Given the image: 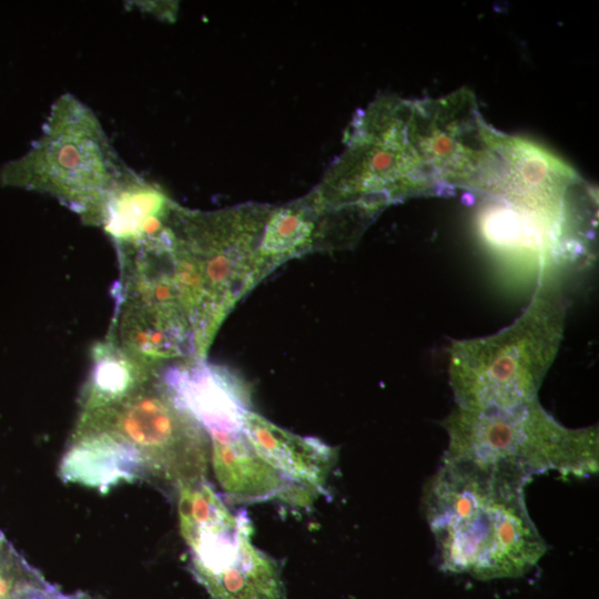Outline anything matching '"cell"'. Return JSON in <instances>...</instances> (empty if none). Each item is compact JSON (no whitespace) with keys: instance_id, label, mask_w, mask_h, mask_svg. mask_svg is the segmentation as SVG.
Instances as JSON below:
<instances>
[{"instance_id":"cell-3","label":"cell","mask_w":599,"mask_h":599,"mask_svg":"<svg viewBox=\"0 0 599 599\" xmlns=\"http://www.w3.org/2000/svg\"><path fill=\"white\" fill-rule=\"evenodd\" d=\"M564 318L559 292L542 282L511 325L454 344L449 382L458 407L505 408L536 399L559 347Z\"/></svg>"},{"instance_id":"cell-1","label":"cell","mask_w":599,"mask_h":599,"mask_svg":"<svg viewBox=\"0 0 599 599\" xmlns=\"http://www.w3.org/2000/svg\"><path fill=\"white\" fill-rule=\"evenodd\" d=\"M527 484L444 458L422 498L444 571L491 580L524 576L538 564L547 545L527 510Z\"/></svg>"},{"instance_id":"cell-13","label":"cell","mask_w":599,"mask_h":599,"mask_svg":"<svg viewBox=\"0 0 599 599\" xmlns=\"http://www.w3.org/2000/svg\"><path fill=\"white\" fill-rule=\"evenodd\" d=\"M152 379L146 363L111 342L93 348V366L82 395V412L114 405Z\"/></svg>"},{"instance_id":"cell-8","label":"cell","mask_w":599,"mask_h":599,"mask_svg":"<svg viewBox=\"0 0 599 599\" xmlns=\"http://www.w3.org/2000/svg\"><path fill=\"white\" fill-rule=\"evenodd\" d=\"M177 496L180 530L192 568L211 569L232 559L251 525L246 512H231L205 479L181 488Z\"/></svg>"},{"instance_id":"cell-5","label":"cell","mask_w":599,"mask_h":599,"mask_svg":"<svg viewBox=\"0 0 599 599\" xmlns=\"http://www.w3.org/2000/svg\"><path fill=\"white\" fill-rule=\"evenodd\" d=\"M77 428L105 432L138 457L144 480L179 491L205 479L210 446L204 429L179 408L161 382L123 400L82 412Z\"/></svg>"},{"instance_id":"cell-14","label":"cell","mask_w":599,"mask_h":599,"mask_svg":"<svg viewBox=\"0 0 599 599\" xmlns=\"http://www.w3.org/2000/svg\"><path fill=\"white\" fill-rule=\"evenodd\" d=\"M52 599H90V598L82 593L65 595V593L60 592L57 589L54 591Z\"/></svg>"},{"instance_id":"cell-2","label":"cell","mask_w":599,"mask_h":599,"mask_svg":"<svg viewBox=\"0 0 599 599\" xmlns=\"http://www.w3.org/2000/svg\"><path fill=\"white\" fill-rule=\"evenodd\" d=\"M443 426L448 435L444 458L528 483L549 471L582 478L599 469L597 427L567 428L537 399L505 408L456 407Z\"/></svg>"},{"instance_id":"cell-12","label":"cell","mask_w":599,"mask_h":599,"mask_svg":"<svg viewBox=\"0 0 599 599\" xmlns=\"http://www.w3.org/2000/svg\"><path fill=\"white\" fill-rule=\"evenodd\" d=\"M327 206L315 191L306 201L301 200L270 211L257 250L261 274L315 244L316 221Z\"/></svg>"},{"instance_id":"cell-9","label":"cell","mask_w":599,"mask_h":599,"mask_svg":"<svg viewBox=\"0 0 599 599\" xmlns=\"http://www.w3.org/2000/svg\"><path fill=\"white\" fill-rule=\"evenodd\" d=\"M176 205L156 183L125 165L106 194L97 226L121 248L160 230Z\"/></svg>"},{"instance_id":"cell-4","label":"cell","mask_w":599,"mask_h":599,"mask_svg":"<svg viewBox=\"0 0 599 599\" xmlns=\"http://www.w3.org/2000/svg\"><path fill=\"white\" fill-rule=\"evenodd\" d=\"M125 165L95 113L65 92L51 104L30 149L3 164L0 183L51 195L97 225L106 194Z\"/></svg>"},{"instance_id":"cell-10","label":"cell","mask_w":599,"mask_h":599,"mask_svg":"<svg viewBox=\"0 0 599 599\" xmlns=\"http://www.w3.org/2000/svg\"><path fill=\"white\" fill-rule=\"evenodd\" d=\"M210 439L212 467L229 498L238 502L273 498L290 502L294 488L255 453L244 433Z\"/></svg>"},{"instance_id":"cell-6","label":"cell","mask_w":599,"mask_h":599,"mask_svg":"<svg viewBox=\"0 0 599 599\" xmlns=\"http://www.w3.org/2000/svg\"><path fill=\"white\" fill-rule=\"evenodd\" d=\"M161 384L175 405L211 437L243 433L251 396L229 369L193 361L164 370Z\"/></svg>"},{"instance_id":"cell-7","label":"cell","mask_w":599,"mask_h":599,"mask_svg":"<svg viewBox=\"0 0 599 599\" xmlns=\"http://www.w3.org/2000/svg\"><path fill=\"white\" fill-rule=\"evenodd\" d=\"M243 433L255 453L294 488L301 506L325 494L336 463L334 448L280 428L251 410L244 418Z\"/></svg>"},{"instance_id":"cell-11","label":"cell","mask_w":599,"mask_h":599,"mask_svg":"<svg viewBox=\"0 0 599 599\" xmlns=\"http://www.w3.org/2000/svg\"><path fill=\"white\" fill-rule=\"evenodd\" d=\"M253 527L243 535L236 557L222 568L196 576L212 599H284L281 568L252 544Z\"/></svg>"}]
</instances>
